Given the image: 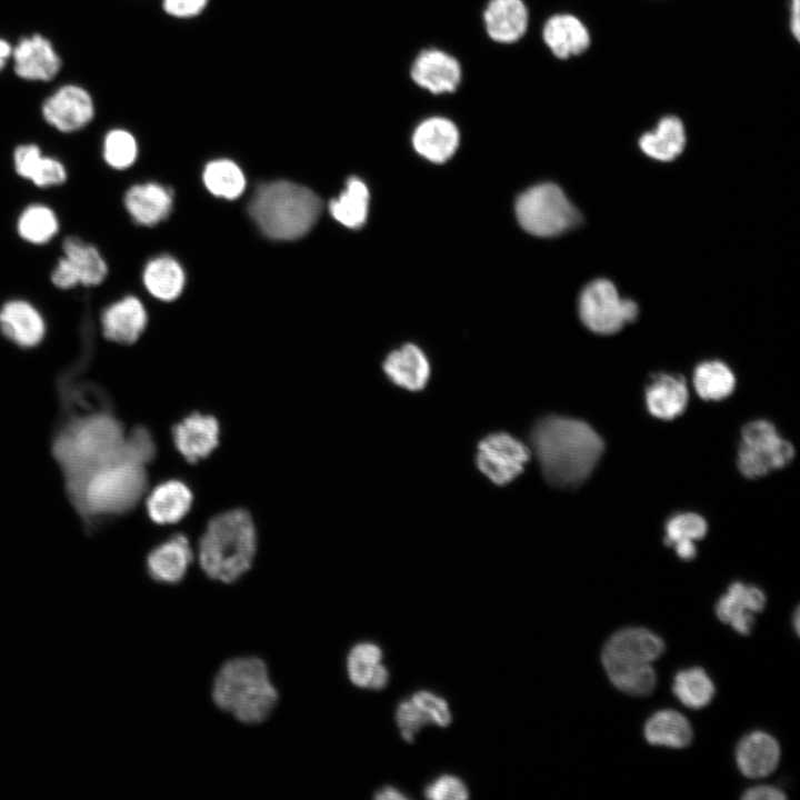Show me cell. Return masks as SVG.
I'll return each instance as SVG.
<instances>
[{
  "mask_svg": "<svg viewBox=\"0 0 800 800\" xmlns=\"http://www.w3.org/2000/svg\"><path fill=\"white\" fill-rule=\"evenodd\" d=\"M530 444L543 477L558 488H574L587 480L604 449L603 440L590 424L556 414L536 421Z\"/></svg>",
  "mask_w": 800,
  "mask_h": 800,
  "instance_id": "cell-1",
  "label": "cell"
},
{
  "mask_svg": "<svg viewBox=\"0 0 800 800\" xmlns=\"http://www.w3.org/2000/svg\"><path fill=\"white\" fill-rule=\"evenodd\" d=\"M128 441V433L108 409L89 408L70 412L53 439L52 452L68 483L128 453L140 459Z\"/></svg>",
  "mask_w": 800,
  "mask_h": 800,
  "instance_id": "cell-2",
  "label": "cell"
},
{
  "mask_svg": "<svg viewBox=\"0 0 800 800\" xmlns=\"http://www.w3.org/2000/svg\"><path fill=\"white\" fill-rule=\"evenodd\" d=\"M146 463L132 453L106 462L66 483L68 496L88 526L137 506L147 489Z\"/></svg>",
  "mask_w": 800,
  "mask_h": 800,
  "instance_id": "cell-3",
  "label": "cell"
},
{
  "mask_svg": "<svg viewBox=\"0 0 800 800\" xmlns=\"http://www.w3.org/2000/svg\"><path fill=\"white\" fill-rule=\"evenodd\" d=\"M256 550L257 533L250 514L233 509L208 523L199 543V563L209 578L231 583L250 569Z\"/></svg>",
  "mask_w": 800,
  "mask_h": 800,
  "instance_id": "cell-4",
  "label": "cell"
},
{
  "mask_svg": "<svg viewBox=\"0 0 800 800\" xmlns=\"http://www.w3.org/2000/svg\"><path fill=\"white\" fill-rule=\"evenodd\" d=\"M320 198L309 188L291 181H272L257 188L249 213L260 230L274 240L303 237L318 221Z\"/></svg>",
  "mask_w": 800,
  "mask_h": 800,
  "instance_id": "cell-5",
  "label": "cell"
},
{
  "mask_svg": "<svg viewBox=\"0 0 800 800\" xmlns=\"http://www.w3.org/2000/svg\"><path fill=\"white\" fill-rule=\"evenodd\" d=\"M216 704L237 720L254 724L272 712L278 692L266 663L256 657L227 661L216 676L212 689Z\"/></svg>",
  "mask_w": 800,
  "mask_h": 800,
  "instance_id": "cell-6",
  "label": "cell"
},
{
  "mask_svg": "<svg viewBox=\"0 0 800 800\" xmlns=\"http://www.w3.org/2000/svg\"><path fill=\"white\" fill-rule=\"evenodd\" d=\"M516 216L522 229L537 237L559 236L581 221L577 208L552 182L533 186L521 193L516 201Z\"/></svg>",
  "mask_w": 800,
  "mask_h": 800,
  "instance_id": "cell-7",
  "label": "cell"
},
{
  "mask_svg": "<svg viewBox=\"0 0 800 800\" xmlns=\"http://www.w3.org/2000/svg\"><path fill=\"white\" fill-rule=\"evenodd\" d=\"M793 457V446L780 437L773 423L756 420L742 428L737 463L746 478H759L783 468Z\"/></svg>",
  "mask_w": 800,
  "mask_h": 800,
  "instance_id": "cell-8",
  "label": "cell"
},
{
  "mask_svg": "<svg viewBox=\"0 0 800 800\" xmlns=\"http://www.w3.org/2000/svg\"><path fill=\"white\" fill-rule=\"evenodd\" d=\"M579 316L583 324L594 333L612 334L637 319L638 304L620 297L618 289L608 279H594L581 291Z\"/></svg>",
  "mask_w": 800,
  "mask_h": 800,
  "instance_id": "cell-9",
  "label": "cell"
},
{
  "mask_svg": "<svg viewBox=\"0 0 800 800\" xmlns=\"http://www.w3.org/2000/svg\"><path fill=\"white\" fill-rule=\"evenodd\" d=\"M62 252L50 274L58 289L97 287L107 278V262L96 246L77 236H68L62 241Z\"/></svg>",
  "mask_w": 800,
  "mask_h": 800,
  "instance_id": "cell-10",
  "label": "cell"
},
{
  "mask_svg": "<svg viewBox=\"0 0 800 800\" xmlns=\"http://www.w3.org/2000/svg\"><path fill=\"white\" fill-rule=\"evenodd\" d=\"M531 456L530 448L508 432H493L482 438L476 452L478 470L497 486H506L523 471Z\"/></svg>",
  "mask_w": 800,
  "mask_h": 800,
  "instance_id": "cell-11",
  "label": "cell"
},
{
  "mask_svg": "<svg viewBox=\"0 0 800 800\" xmlns=\"http://www.w3.org/2000/svg\"><path fill=\"white\" fill-rule=\"evenodd\" d=\"M666 650L662 638L646 628H623L606 642L601 661L606 672L651 664Z\"/></svg>",
  "mask_w": 800,
  "mask_h": 800,
  "instance_id": "cell-12",
  "label": "cell"
},
{
  "mask_svg": "<svg viewBox=\"0 0 800 800\" xmlns=\"http://www.w3.org/2000/svg\"><path fill=\"white\" fill-rule=\"evenodd\" d=\"M41 111L48 124L60 132L71 133L91 122L94 103L82 87L66 84L44 100Z\"/></svg>",
  "mask_w": 800,
  "mask_h": 800,
  "instance_id": "cell-13",
  "label": "cell"
},
{
  "mask_svg": "<svg viewBox=\"0 0 800 800\" xmlns=\"http://www.w3.org/2000/svg\"><path fill=\"white\" fill-rule=\"evenodd\" d=\"M414 83L433 94L451 93L461 82L462 69L459 61L439 49L422 50L411 66Z\"/></svg>",
  "mask_w": 800,
  "mask_h": 800,
  "instance_id": "cell-14",
  "label": "cell"
},
{
  "mask_svg": "<svg viewBox=\"0 0 800 800\" xmlns=\"http://www.w3.org/2000/svg\"><path fill=\"white\" fill-rule=\"evenodd\" d=\"M14 73L29 81H50L61 69L52 43L41 34L22 38L12 48Z\"/></svg>",
  "mask_w": 800,
  "mask_h": 800,
  "instance_id": "cell-15",
  "label": "cell"
},
{
  "mask_svg": "<svg viewBox=\"0 0 800 800\" xmlns=\"http://www.w3.org/2000/svg\"><path fill=\"white\" fill-rule=\"evenodd\" d=\"M46 320L40 310L24 299H10L0 307V331L21 348L38 346L46 336Z\"/></svg>",
  "mask_w": 800,
  "mask_h": 800,
  "instance_id": "cell-16",
  "label": "cell"
},
{
  "mask_svg": "<svg viewBox=\"0 0 800 800\" xmlns=\"http://www.w3.org/2000/svg\"><path fill=\"white\" fill-rule=\"evenodd\" d=\"M764 606L766 596L761 589L737 581L719 598L716 614L721 622L747 636L754 626V613L762 612Z\"/></svg>",
  "mask_w": 800,
  "mask_h": 800,
  "instance_id": "cell-17",
  "label": "cell"
},
{
  "mask_svg": "<svg viewBox=\"0 0 800 800\" xmlns=\"http://www.w3.org/2000/svg\"><path fill=\"white\" fill-rule=\"evenodd\" d=\"M219 423L212 416L191 413L172 428V440L190 463L208 457L219 443Z\"/></svg>",
  "mask_w": 800,
  "mask_h": 800,
  "instance_id": "cell-18",
  "label": "cell"
},
{
  "mask_svg": "<svg viewBox=\"0 0 800 800\" xmlns=\"http://www.w3.org/2000/svg\"><path fill=\"white\" fill-rule=\"evenodd\" d=\"M147 321L142 302L133 296L109 304L100 317L103 337L121 344L136 342L146 329Z\"/></svg>",
  "mask_w": 800,
  "mask_h": 800,
  "instance_id": "cell-19",
  "label": "cell"
},
{
  "mask_svg": "<svg viewBox=\"0 0 800 800\" xmlns=\"http://www.w3.org/2000/svg\"><path fill=\"white\" fill-rule=\"evenodd\" d=\"M542 38L551 53L561 60L584 53L591 44L588 27L571 13L551 16L543 24Z\"/></svg>",
  "mask_w": 800,
  "mask_h": 800,
  "instance_id": "cell-20",
  "label": "cell"
},
{
  "mask_svg": "<svg viewBox=\"0 0 800 800\" xmlns=\"http://www.w3.org/2000/svg\"><path fill=\"white\" fill-rule=\"evenodd\" d=\"M389 381L408 391H421L428 384L431 368L424 352L412 343L391 351L382 363Z\"/></svg>",
  "mask_w": 800,
  "mask_h": 800,
  "instance_id": "cell-21",
  "label": "cell"
},
{
  "mask_svg": "<svg viewBox=\"0 0 800 800\" xmlns=\"http://www.w3.org/2000/svg\"><path fill=\"white\" fill-rule=\"evenodd\" d=\"M460 134L457 126L444 117H430L420 122L413 131L414 150L424 159L442 163L458 149Z\"/></svg>",
  "mask_w": 800,
  "mask_h": 800,
  "instance_id": "cell-22",
  "label": "cell"
},
{
  "mask_svg": "<svg viewBox=\"0 0 800 800\" xmlns=\"http://www.w3.org/2000/svg\"><path fill=\"white\" fill-rule=\"evenodd\" d=\"M396 718L401 736L408 742H412L414 734L424 724L433 723L447 727L451 722L447 702L426 691L418 692L402 702L397 710Z\"/></svg>",
  "mask_w": 800,
  "mask_h": 800,
  "instance_id": "cell-23",
  "label": "cell"
},
{
  "mask_svg": "<svg viewBox=\"0 0 800 800\" xmlns=\"http://www.w3.org/2000/svg\"><path fill=\"white\" fill-rule=\"evenodd\" d=\"M192 561V549L183 534H174L153 548L147 558L150 577L161 583L180 582Z\"/></svg>",
  "mask_w": 800,
  "mask_h": 800,
  "instance_id": "cell-24",
  "label": "cell"
},
{
  "mask_svg": "<svg viewBox=\"0 0 800 800\" xmlns=\"http://www.w3.org/2000/svg\"><path fill=\"white\" fill-rule=\"evenodd\" d=\"M780 753V746L772 736L753 731L743 737L737 746V766L747 778H763L776 770Z\"/></svg>",
  "mask_w": 800,
  "mask_h": 800,
  "instance_id": "cell-25",
  "label": "cell"
},
{
  "mask_svg": "<svg viewBox=\"0 0 800 800\" xmlns=\"http://www.w3.org/2000/svg\"><path fill=\"white\" fill-rule=\"evenodd\" d=\"M488 36L499 43L520 40L529 24V12L522 0H490L483 12Z\"/></svg>",
  "mask_w": 800,
  "mask_h": 800,
  "instance_id": "cell-26",
  "label": "cell"
},
{
  "mask_svg": "<svg viewBox=\"0 0 800 800\" xmlns=\"http://www.w3.org/2000/svg\"><path fill=\"white\" fill-rule=\"evenodd\" d=\"M16 173L38 188L61 186L68 178L64 164L57 158L43 156L34 143H23L13 151Z\"/></svg>",
  "mask_w": 800,
  "mask_h": 800,
  "instance_id": "cell-27",
  "label": "cell"
},
{
  "mask_svg": "<svg viewBox=\"0 0 800 800\" xmlns=\"http://www.w3.org/2000/svg\"><path fill=\"white\" fill-rule=\"evenodd\" d=\"M644 398L647 409L653 417L672 420L687 407L689 393L686 380L679 374L657 373L648 383Z\"/></svg>",
  "mask_w": 800,
  "mask_h": 800,
  "instance_id": "cell-28",
  "label": "cell"
},
{
  "mask_svg": "<svg viewBox=\"0 0 800 800\" xmlns=\"http://www.w3.org/2000/svg\"><path fill=\"white\" fill-rule=\"evenodd\" d=\"M123 202L126 210L137 223L151 227L169 216L172 194L158 183H139L127 190Z\"/></svg>",
  "mask_w": 800,
  "mask_h": 800,
  "instance_id": "cell-29",
  "label": "cell"
},
{
  "mask_svg": "<svg viewBox=\"0 0 800 800\" xmlns=\"http://www.w3.org/2000/svg\"><path fill=\"white\" fill-rule=\"evenodd\" d=\"M687 142L686 128L677 116L662 117L654 129L644 132L638 141L640 150L649 158L668 162L678 158Z\"/></svg>",
  "mask_w": 800,
  "mask_h": 800,
  "instance_id": "cell-30",
  "label": "cell"
},
{
  "mask_svg": "<svg viewBox=\"0 0 800 800\" xmlns=\"http://www.w3.org/2000/svg\"><path fill=\"white\" fill-rule=\"evenodd\" d=\"M192 492L180 480H168L158 484L147 498L146 507L150 519L159 524H171L181 520L192 504Z\"/></svg>",
  "mask_w": 800,
  "mask_h": 800,
  "instance_id": "cell-31",
  "label": "cell"
},
{
  "mask_svg": "<svg viewBox=\"0 0 800 800\" xmlns=\"http://www.w3.org/2000/svg\"><path fill=\"white\" fill-rule=\"evenodd\" d=\"M644 738L653 746L686 748L693 738L689 720L671 709L654 712L644 724Z\"/></svg>",
  "mask_w": 800,
  "mask_h": 800,
  "instance_id": "cell-32",
  "label": "cell"
},
{
  "mask_svg": "<svg viewBox=\"0 0 800 800\" xmlns=\"http://www.w3.org/2000/svg\"><path fill=\"white\" fill-rule=\"evenodd\" d=\"M347 669L353 684L380 690L389 679L388 670L381 664V650L373 643H358L348 654Z\"/></svg>",
  "mask_w": 800,
  "mask_h": 800,
  "instance_id": "cell-33",
  "label": "cell"
},
{
  "mask_svg": "<svg viewBox=\"0 0 800 800\" xmlns=\"http://www.w3.org/2000/svg\"><path fill=\"white\" fill-rule=\"evenodd\" d=\"M143 283L156 298L164 301L176 299L184 286V273L180 264L168 256L150 260L143 270Z\"/></svg>",
  "mask_w": 800,
  "mask_h": 800,
  "instance_id": "cell-34",
  "label": "cell"
},
{
  "mask_svg": "<svg viewBox=\"0 0 800 800\" xmlns=\"http://www.w3.org/2000/svg\"><path fill=\"white\" fill-rule=\"evenodd\" d=\"M706 520L692 512L678 513L671 517L664 527V543L672 546L679 558L692 560L697 554L694 542L707 533Z\"/></svg>",
  "mask_w": 800,
  "mask_h": 800,
  "instance_id": "cell-35",
  "label": "cell"
},
{
  "mask_svg": "<svg viewBox=\"0 0 800 800\" xmlns=\"http://www.w3.org/2000/svg\"><path fill=\"white\" fill-rule=\"evenodd\" d=\"M369 190L357 177L348 179L344 191L330 201L332 217L350 229H358L366 223L369 209Z\"/></svg>",
  "mask_w": 800,
  "mask_h": 800,
  "instance_id": "cell-36",
  "label": "cell"
},
{
  "mask_svg": "<svg viewBox=\"0 0 800 800\" xmlns=\"http://www.w3.org/2000/svg\"><path fill=\"white\" fill-rule=\"evenodd\" d=\"M17 232L28 243L42 246L59 232V219L52 208L44 203H31L19 214Z\"/></svg>",
  "mask_w": 800,
  "mask_h": 800,
  "instance_id": "cell-37",
  "label": "cell"
},
{
  "mask_svg": "<svg viewBox=\"0 0 800 800\" xmlns=\"http://www.w3.org/2000/svg\"><path fill=\"white\" fill-rule=\"evenodd\" d=\"M693 384L698 396L703 400L719 401L732 393L736 378L726 363L709 360L696 367Z\"/></svg>",
  "mask_w": 800,
  "mask_h": 800,
  "instance_id": "cell-38",
  "label": "cell"
},
{
  "mask_svg": "<svg viewBox=\"0 0 800 800\" xmlns=\"http://www.w3.org/2000/svg\"><path fill=\"white\" fill-rule=\"evenodd\" d=\"M672 691L686 707L701 709L711 702L714 686L702 668L693 667L676 673Z\"/></svg>",
  "mask_w": 800,
  "mask_h": 800,
  "instance_id": "cell-39",
  "label": "cell"
},
{
  "mask_svg": "<svg viewBox=\"0 0 800 800\" xmlns=\"http://www.w3.org/2000/svg\"><path fill=\"white\" fill-rule=\"evenodd\" d=\"M203 182L214 196L224 199L238 198L246 188L241 169L230 160H216L206 166Z\"/></svg>",
  "mask_w": 800,
  "mask_h": 800,
  "instance_id": "cell-40",
  "label": "cell"
},
{
  "mask_svg": "<svg viewBox=\"0 0 800 800\" xmlns=\"http://www.w3.org/2000/svg\"><path fill=\"white\" fill-rule=\"evenodd\" d=\"M138 156L134 137L124 129L110 130L102 142V157L112 169L124 170L131 167Z\"/></svg>",
  "mask_w": 800,
  "mask_h": 800,
  "instance_id": "cell-41",
  "label": "cell"
},
{
  "mask_svg": "<svg viewBox=\"0 0 800 800\" xmlns=\"http://www.w3.org/2000/svg\"><path fill=\"white\" fill-rule=\"evenodd\" d=\"M607 674L617 689L630 696H649L657 684V674L651 664L613 670Z\"/></svg>",
  "mask_w": 800,
  "mask_h": 800,
  "instance_id": "cell-42",
  "label": "cell"
},
{
  "mask_svg": "<svg viewBox=\"0 0 800 800\" xmlns=\"http://www.w3.org/2000/svg\"><path fill=\"white\" fill-rule=\"evenodd\" d=\"M426 797L436 800H463L467 799L469 794L461 780L452 776H443L426 789Z\"/></svg>",
  "mask_w": 800,
  "mask_h": 800,
  "instance_id": "cell-43",
  "label": "cell"
},
{
  "mask_svg": "<svg viewBox=\"0 0 800 800\" xmlns=\"http://www.w3.org/2000/svg\"><path fill=\"white\" fill-rule=\"evenodd\" d=\"M208 0H163V10L177 18H190L199 14Z\"/></svg>",
  "mask_w": 800,
  "mask_h": 800,
  "instance_id": "cell-44",
  "label": "cell"
},
{
  "mask_svg": "<svg viewBox=\"0 0 800 800\" xmlns=\"http://www.w3.org/2000/svg\"><path fill=\"white\" fill-rule=\"evenodd\" d=\"M743 800H784L787 796L780 789L772 786H756L747 789L742 794Z\"/></svg>",
  "mask_w": 800,
  "mask_h": 800,
  "instance_id": "cell-45",
  "label": "cell"
},
{
  "mask_svg": "<svg viewBox=\"0 0 800 800\" xmlns=\"http://www.w3.org/2000/svg\"><path fill=\"white\" fill-rule=\"evenodd\" d=\"M789 28L792 37L799 41L800 36V0H790Z\"/></svg>",
  "mask_w": 800,
  "mask_h": 800,
  "instance_id": "cell-46",
  "label": "cell"
},
{
  "mask_svg": "<svg viewBox=\"0 0 800 800\" xmlns=\"http://www.w3.org/2000/svg\"><path fill=\"white\" fill-rule=\"evenodd\" d=\"M12 48L8 41L0 38V71L6 67L9 58H11Z\"/></svg>",
  "mask_w": 800,
  "mask_h": 800,
  "instance_id": "cell-47",
  "label": "cell"
},
{
  "mask_svg": "<svg viewBox=\"0 0 800 800\" xmlns=\"http://www.w3.org/2000/svg\"><path fill=\"white\" fill-rule=\"evenodd\" d=\"M374 798L382 799V800H384V799H400V800L406 799V797L403 794H401L400 792H398L396 789H393L391 787L383 788L374 796Z\"/></svg>",
  "mask_w": 800,
  "mask_h": 800,
  "instance_id": "cell-48",
  "label": "cell"
},
{
  "mask_svg": "<svg viewBox=\"0 0 800 800\" xmlns=\"http://www.w3.org/2000/svg\"><path fill=\"white\" fill-rule=\"evenodd\" d=\"M793 622H794V627H796V632L799 633V609L798 608L794 612Z\"/></svg>",
  "mask_w": 800,
  "mask_h": 800,
  "instance_id": "cell-49",
  "label": "cell"
}]
</instances>
